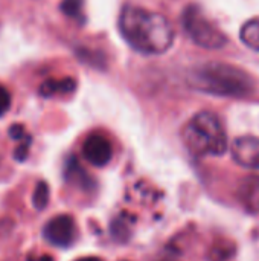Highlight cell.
I'll return each mask as SVG.
<instances>
[{"instance_id":"1","label":"cell","mask_w":259,"mask_h":261,"mask_svg":"<svg viewBox=\"0 0 259 261\" xmlns=\"http://www.w3.org/2000/svg\"><path fill=\"white\" fill-rule=\"evenodd\" d=\"M118 23L124 40L140 54L159 55L174 43V28L159 12L127 5L122 8Z\"/></svg>"},{"instance_id":"2","label":"cell","mask_w":259,"mask_h":261,"mask_svg":"<svg viewBox=\"0 0 259 261\" xmlns=\"http://www.w3.org/2000/svg\"><path fill=\"white\" fill-rule=\"evenodd\" d=\"M189 83L202 92L220 96L241 98L253 90V83L246 72L223 63H208L195 67L189 75Z\"/></svg>"},{"instance_id":"3","label":"cell","mask_w":259,"mask_h":261,"mask_svg":"<svg viewBox=\"0 0 259 261\" xmlns=\"http://www.w3.org/2000/svg\"><path fill=\"white\" fill-rule=\"evenodd\" d=\"M183 142L195 156H221L227 150L224 127L212 112H200L185 125Z\"/></svg>"},{"instance_id":"4","label":"cell","mask_w":259,"mask_h":261,"mask_svg":"<svg viewBox=\"0 0 259 261\" xmlns=\"http://www.w3.org/2000/svg\"><path fill=\"white\" fill-rule=\"evenodd\" d=\"M183 28L202 47L220 49L227 43L226 35L212 23L198 5H189L183 12Z\"/></svg>"},{"instance_id":"5","label":"cell","mask_w":259,"mask_h":261,"mask_svg":"<svg viewBox=\"0 0 259 261\" xmlns=\"http://www.w3.org/2000/svg\"><path fill=\"white\" fill-rule=\"evenodd\" d=\"M44 239L58 248H67L75 243L76 240V223L75 219L69 214H60L52 217L44 229Z\"/></svg>"},{"instance_id":"6","label":"cell","mask_w":259,"mask_h":261,"mask_svg":"<svg viewBox=\"0 0 259 261\" xmlns=\"http://www.w3.org/2000/svg\"><path fill=\"white\" fill-rule=\"evenodd\" d=\"M82 154L85 161L95 167H105L110 164L113 158V148L111 142L107 136L99 133H92L87 136L82 145Z\"/></svg>"},{"instance_id":"7","label":"cell","mask_w":259,"mask_h":261,"mask_svg":"<svg viewBox=\"0 0 259 261\" xmlns=\"http://www.w3.org/2000/svg\"><path fill=\"white\" fill-rule=\"evenodd\" d=\"M232 158L244 168L259 170V138L241 136L234 141Z\"/></svg>"},{"instance_id":"8","label":"cell","mask_w":259,"mask_h":261,"mask_svg":"<svg viewBox=\"0 0 259 261\" xmlns=\"http://www.w3.org/2000/svg\"><path fill=\"white\" fill-rule=\"evenodd\" d=\"M238 200L241 206L250 213L258 214L259 213V176H249L241 180L238 191H237Z\"/></svg>"},{"instance_id":"9","label":"cell","mask_w":259,"mask_h":261,"mask_svg":"<svg viewBox=\"0 0 259 261\" xmlns=\"http://www.w3.org/2000/svg\"><path fill=\"white\" fill-rule=\"evenodd\" d=\"M76 89V81L70 76L61 80H47L40 87V95L44 98L56 96V95H69Z\"/></svg>"},{"instance_id":"10","label":"cell","mask_w":259,"mask_h":261,"mask_svg":"<svg viewBox=\"0 0 259 261\" xmlns=\"http://www.w3.org/2000/svg\"><path fill=\"white\" fill-rule=\"evenodd\" d=\"M241 38L249 47L259 50V17L249 20L241 28Z\"/></svg>"},{"instance_id":"11","label":"cell","mask_w":259,"mask_h":261,"mask_svg":"<svg viewBox=\"0 0 259 261\" xmlns=\"http://www.w3.org/2000/svg\"><path fill=\"white\" fill-rule=\"evenodd\" d=\"M84 0H63L61 11L73 20L84 21Z\"/></svg>"},{"instance_id":"12","label":"cell","mask_w":259,"mask_h":261,"mask_svg":"<svg viewBox=\"0 0 259 261\" xmlns=\"http://www.w3.org/2000/svg\"><path fill=\"white\" fill-rule=\"evenodd\" d=\"M47 199H49V190H47V185L44 182H40L37 191H35V197H34V202L38 208H43L46 206L47 203Z\"/></svg>"},{"instance_id":"13","label":"cell","mask_w":259,"mask_h":261,"mask_svg":"<svg viewBox=\"0 0 259 261\" xmlns=\"http://www.w3.org/2000/svg\"><path fill=\"white\" fill-rule=\"evenodd\" d=\"M11 107V93L3 87L0 86V116H3Z\"/></svg>"},{"instance_id":"14","label":"cell","mask_w":259,"mask_h":261,"mask_svg":"<svg viewBox=\"0 0 259 261\" xmlns=\"http://www.w3.org/2000/svg\"><path fill=\"white\" fill-rule=\"evenodd\" d=\"M76 261H104L102 258H98V257H84V258H79Z\"/></svg>"},{"instance_id":"15","label":"cell","mask_w":259,"mask_h":261,"mask_svg":"<svg viewBox=\"0 0 259 261\" xmlns=\"http://www.w3.org/2000/svg\"><path fill=\"white\" fill-rule=\"evenodd\" d=\"M38 261H52V258H50V257H47V255H44V257H41Z\"/></svg>"}]
</instances>
